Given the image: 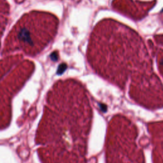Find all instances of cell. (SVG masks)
<instances>
[{
	"mask_svg": "<svg viewBox=\"0 0 163 163\" xmlns=\"http://www.w3.org/2000/svg\"><path fill=\"white\" fill-rule=\"evenodd\" d=\"M57 22L49 13L30 12L14 26L4 41L3 54L21 51L35 56L43 51L53 38Z\"/></svg>",
	"mask_w": 163,
	"mask_h": 163,
	"instance_id": "6da1fadb",
	"label": "cell"
},
{
	"mask_svg": "<svg viewBox=\"0 0 163 163\" xmlns=\"http://www.w3.org/2000/svg\"><path fill=\"white\" fill-rule=\"evenodd\" d=\"M162 11H163V10H162Z\"/></svg>",
	"mask_w": 163,
	"mask_h": 163,
	"instance_id": "277c9868",
	"label": "cell"
},
{
	"mask_svg": "<svg viewBox=\"0 0 163 163\" xmlns=\"http://www.w3.org/2000/svg\"><path fill=\"white\" fill-rule=\"evenodd\" d=\"M161 64H162V66H163V61H161Z\"/></svg>",
	"mask_w": 163,
	"mask_h": 163,
	"instance_id": "3957f363",
	"label": "cell"
},
{
	"mask_svg": "<svg viewBox=\"0 0 163 163\" xmlns=\"http://www.w3.org/2000/svg\"><path fill=\"white\" fill-rule=\"evenodd\" d=\"M9 15V5L6 0H0V47L1 39L7 27Z\"/></svg>",
	"mask_w": 163,
	"mask_h": 163,
	"instance_id": "7a4b0ae2",
	"label": "cell"
}]
</instances>
